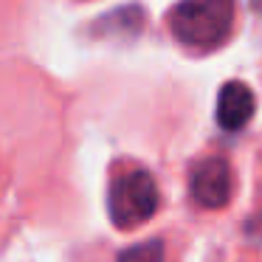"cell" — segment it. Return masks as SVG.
Instances as JSON below:
<instances>
[{
  "label": "cell",
  "mask_w": 262,
  "mask_h": 262,
  "mask_svg": "<svg viewBox=\"0 0 262 262\" xmlns=\"http://www.w3.org/2000/svg\"><path fill=\"white\" fill-rule=\"evenodd\" d=\"M172 37L189 48H214L234 26V0H181L166 17Z\"/></svg>",
  "instance_id": "6da1fadb"
},
{
  "label": "cell",
  "mask_w": 262,
  "mask_h": 262,
  "mask_svg": "<svg viewBox=\"0 0 262 262\" xmlns=\"http://www.w3.org/2000/svg\"><path fill=\"white\" fill-rule=\"evenodd\" d=\"M158 183L147 169H124L113 178L107 194L110 220L119 228H136L158 211Z\"/></svg>",
  "instance_id": "7a4b0ae2"
},
{
  "label": "cell",
  "mask_w": 262,
  "mask_h": 262,
  "mask_svg": "<svg viewBox=\"0 0 262 262\" xmlns=\"http://www.w3.org/2000/svg\"><path fill=\"white\" fill-rule=\"evenodd\" d=\"M189 194L203 209H223L231 200V169L223 158H203L192 166Z\"/></svg>",
  "instance_id": "3957f363"
},
{
  "label": "cell",
  "mask_w": 262,
  "mask_h": 262,
  "mask_svg": "<svg viewBox=\"0 0 262 262\" xmlns=\"http://www.w3.org/2000/svg\"><path fill=\"white\" fill-rule=\"evenodd\" d=\"M256 110L254 102V91H251L245 82H226L217 93V124L226 133H239L245 124L251 121Z\"/></svg>",
  "instance_id": "277c9868"
},
{
  "label": "cell",
  "mask_w": 262,
  "mask_h": 262,
  "mask_svg": "<svg viewBox=\"0 0 262 262\" xmlns=\"http://www.w3.org/2000/svg\"><path fill=\"white\" fill-rule=\"evenodd\" d=\"M116 262H164V243L161 239H147V243L130 245L119 254Z\"/></svg>",
  "instance_id": "5b68a950"
},
{
  "label": "cell",
  "mask_w": 262,
  "mask_h": 262,
  "mask_svg": "<svg viewBox=\"0 0 262 262\" xmlns=\"http://www.w3.org/2000/svg\"><path fill=\"white\" fill-rule=\"evenodd\" d=\"M251 9H254L256 14H262V0H251Z\"/></svg>",
  "instance_id": "8992f818"
}]
</instances>
